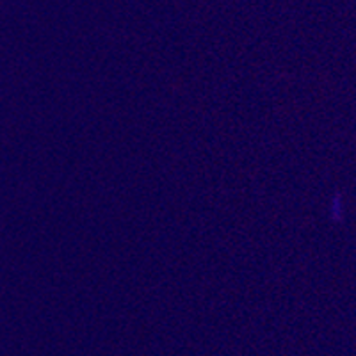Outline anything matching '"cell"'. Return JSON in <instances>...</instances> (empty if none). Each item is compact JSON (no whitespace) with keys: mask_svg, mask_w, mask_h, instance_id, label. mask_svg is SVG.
I'll list each match as a JSON object with an SVG mask.
<instances>
[{"mask_svg":"<svg viewBox=\"0 0 356 356\" xmlns=\"http://www.w3.org/2000/svg\"><path fill=\"white\" fill-rule=\"evenodd\" d=\"M340 209H342V205H340V198H335V202H333V212L337 214V218H340Z\"/></svg>","mask_w":356,"mask_h":356,"instance_id":"6da1fadb","label":"cell"}]
</instances>
